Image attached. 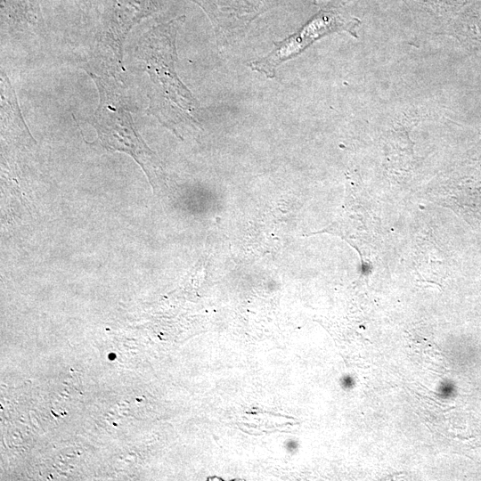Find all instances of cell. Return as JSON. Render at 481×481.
Segmentation results:
<instances>
[{
  "mask_svg": "<svg viewBox=\"0 0 481 481\" xmlns=\"http://www.w3.org/2000/svg\"><path fill=\"white\" fill-rule=\"evenodd\" d=\"M175 35L174 21L154 27L141 37L135 54L151 81L147 114L178 135L176 126L194 122L199 105L175 72Z\"/></svg>",
  "mask_w": 481,
  "mask_h": 481,
  "instance_id": "1",
  "label": "cell"
},
{
  "mask_svg": "<svg viewBox=\"0 0 481 481\" xmlns=\"http://www.w3.org/2000/svg\"><path fill=\"white\" fill-rule=\"evenodd\" d=\"M99 91V104L93 118L102 145L110 150L130 155L146 174L156 191L167 185L160 159L139 135L133 121L129 101L122 81L114 77H102L87 71Z\"/></svg>",
  "mask_w": 481,
  "mask_h": 481,
  "instance_id": "2",
  "label": "cell"
},
{
  "mask_svg": "<svg viewBox=\"0 0 481 481\" xmlns=\"http://www.w3.org/2000/svg\"><path fill=\"white\" fill-rule=\"evenodd\" d=\"M156 0H106L99 42L111 53L118 70H124L123 45L130 30L143 19L152 14Z\"/></svg>",
  "mask_w": 481,
  "mask_h": 481,
  "instance_id": "3",
  "label": "cell"
},
{
  "mask_svg": "<svg viewBox=\"0 0 481 481\" xmlns=\"http://www.w3.org/2000/svg\"><path fill=\"white\" fill-rule=\"evenodd\" d=\"M346 22L332 13L320 14L306 24L299 31L275 43L273 49L265 56L249 63L250 68L273 77L276 69L282 62L291 59L308 45L324 35L346 29Z\"/></svg>",
  "mask_w": 481,
  "mask_h": 481,
  "instance_id": "4",
  "label": "cell"
},
{
  "mask_svg": "<svg viewBox=\"0 0 481 481\" xmlns=\"http://www.w3.org/2000/svg\"><path fill=\"white\" fill-rule=\"evenodd\" d=\"M2 18L18 30L35 28L41 22L38 0H1Z\"/></svg>",
  "mask_w": 481,
  "mask_h": 481,
  "instance_id": "5",
  "label": "cell"
},
{
  "mask_svg": "<svg viewBox=\"0 0 481 481\" xmlns=\"http://www.w3.org/2000/svg\"><path fill=\"white\" fill-rule=\"evenodd\" d=\"M1 122L4 130L12 128V132L19 130L23 134H29L14 90L3 71H1Z\"/></svg>",
  "mask_w": 481,
  "mask_h": 481,
  "instance_id": "6",
  "label": "cell"
},
{
  "mask_svg": "<svg viewBox=\"0 0 481 481\" xmlns=\"http://www.w3.org/2000/svg\"><path fill=\"white\" fill-rule=\"evenodd\" d=\"M77 2L80 4L82 7L89 9L95 2H97V0H77Z\"/></svg>",
  "mask_w": 481,
  "mask_h": 481,
  "instance_id": "7",
  "label": "cell"
}]
</instances>
